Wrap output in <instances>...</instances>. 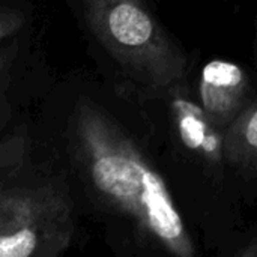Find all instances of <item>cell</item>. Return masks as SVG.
I'll return each instance as SVG.
<instances>
[{
  "label": "cell",
  "instance_id": "cell-6",
  "mask_svg": "<svg viewBox=\"0 0 257 257\" xmlns=\"http://www.w3.org/2000/svg\"><path fill=\"white\" fill-rule=\"evenodd\" d=\"M224 148L245 205L251 209L257 202V98L224 131Z\"/></svg>",
  "mask_w": 257,
  "mask_h": 257
},
{
  "label": "cell",
  "instance_id": "cell-5",
  "mask_svg": "<svg viewBox=\"0 0 257 257\" xmlns=\"http://www.w3.org/2000/svg\"><path fill=\"white\" fill-rule=\"evenodd\" d=\"M193 89L206 117L226 131L257 98V68L232 59H197Z\"/></svg>",
  "mask_w": 257,
  "mask_h": 257
},
{
  "label": "cell",
  "instance_id": "cell-7",
  "mask_svg": "<svg viewBox=\"0 0 257 257\" xmlns=\"http://www.w3.org/2000/svg\"><path fill=\"white\" fill-rule=\"evenodd\" d=\"M220 257H257V221L247 223L215 253Z\"/></svg>",
  "mask_w": 257,
  "mask_h": 257
},
{
  "label": "cell",
  "instance_id": "cell-4",
  "mask_svg": "<svg viewBox=\"0 0 257 257\" xmlns=\"http://www.w3.org/2000/svg\"><path fill=\"white\" fill-rule=\"evenodd\" d=\"M78 220L65 179L33 158L0 179V257H60L74 244Z\"/></svg>",
  "mask_w": 257,
  "mask_h": 257
},
{
  "label": "cell",
  "instance_id": "cell-10",
  "mask_svg": "<svg viewBox=\"0 0 257 257\" xmlns=\"http://www.w3.org/2000/svg\"><path fill=\"white\" fill-rule=\"evenodd\" d=\"M223 2H226V3H229V2H230V0H223Z\"/></svg>",
  "mask_w": 257,
  "mask_h": 257
},
{
  "label": "cell",
  "instance_id": "cell-3",
  "mask_svg": "<svg viewBox=\"0 0 257 257\" xmlns=\"http://www.w3.org/2000/svg\"><path fill=\"white\" fill-rule=\"evenodd\" d=\"M65 2L105 80L134 93H152L191 78L199 50L188 51L148 0Z\"/></svg>",
  "mask_w": 257,
  "mask_h": 257
},
{
  "label": "cell",
  "instance_id": "cell-1",
  "mask_svg": "<svg viewBox=\"0 0 257 257\" xmlns=\"http://www.w3.org/2000/svg\"><path fill=\"white\" fill-rule=\"evenodd\" d=\"M32 137L33 160L65 179L80 217L99 227L113 254H200L136 93L98 72L72 71L41 98Z\"/></svg>",
  "mask_w": 257,
  "mask_h": 257
},
{
  "label": "cell",
  "instance_id": "cell-8",
  "mask_svg": "<svg viewBox=\"0 0 257 257\" xmlns=\"http://www.w3.org/2000/svg\"><path fill=\"white\" fill-rule=\"evenodd\" d=\"M29 27V12L23 3L6 2L0 3V42L21 36Z\"/></svg>",
  "mask_w": 257,
  "mask_h": 257
},
{
  "label": "cell",
  "instance_id": "cell-2",
  "mask_svg": "<svg viewBox=\"0 0 257 257\" xmlns=\"http://www.w3.org/2000/svg\"><path fill=\"white\" fill-rule=\"evenodd\" d=\"M136 95L173 199L200 247L215 254L247 224L248 211L226 155L224 131L200 107L193 75L167 90Z\"/></svg>",
  "mask_w": 257,
  "mask_h": 257
},
{
  "label": "cell",
  "instance_id": "cell-9",
  "mask_svg": "<svg viewBox=\"0 0 257 257\" xmlns=\"http://www.w3.org/2000/svg\"><path fill=\"white\" fill-rule=\"evenodd\" d=\"M251 59H253V66H254V68H257V18H256V21H254V35H253Z\"/></svg>",
  "mask_w": 257,
  "mask_h": 257
}]
</instances>
